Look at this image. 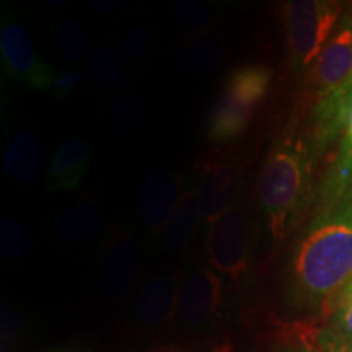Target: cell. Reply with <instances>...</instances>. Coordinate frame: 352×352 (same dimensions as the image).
Returning a JSON list of instances; mask_svg holds the SVG:
<instances>
[{
    "label": "cell",
    "instance_id": "6da1fadb",
    "mask_svg": "<svg viewBox=\"0 0 352 352\" xmlns=\"http://www.w3.org/2000/svg\"><path fill=\"white\" fill-rule=\"evenodd\" d=\"M287 271L292 296L303 305H338L352 283V204L315 215L294 246Z\"/></svg>",
    "mask_w": 352,
    "mask_h": 352
},
{
    "label": "cell",
    "instance_id": "7a4b0ae2",
    "mask_svg": "<svg viewBox=\"0 0 352 352\" xmlns=\"http://www.w3.org/2000/svg\"><path fill=\"white\" fill-rule=\"evenodd\" d=\"M320 151L311 139L287 129L272 144L259 171V208L272 239L284 240L300 220L314 182V165Z\"/></svg>",
    "mask_w": 352,
    "mask_h": 352
},
{
    "label": "cell",
    "instance_id": "3957f363",
    "mask_svg": "<svg viewBox=\"0 0 352 352\" xmlns=\"http://www.w3.org/2000/svg\"><path fill=\"white\" fill-rule=\"evenodd\" d=\"M271 80V69L261 64L241 65L233 70L210 114L209 139L214 142H228L240 138L270 94Z\"/></svg>",
    "mask_w": 352,
    "mask_h": 352
},
{
    "label": "cell",
    "instance_id": "277c9868",
    "mask_svg": "<svg viewBox=\"0 0 352 352\" xmlns=\"http://www.w3.org/2000/svg\"><path fill=\"white\" fill-rule=\"evenodd\" d=\"M344 12V3L331 0H292L284 3L287 54L294 69L314 65Z\"/></svg>",
    "mask_w": 352,
    "mask_h": 352
},
{
    "label": "cell",
    "instance_id": "5b68a950",
    "mask_svg": "<svg viewBox=\"0 0 352 352\" xmlns=\"http://www.w3.org/2000/svg\"><path fill=\"white\" fill-rule=\"evenodd\" d=\"M210 266L222 274L240 277L253 253V226L245 208L235 206L210 223L206 240Z\"/></svg>",
    "mask_w": 352,
    "mask_h": 352
},
{
    "label": "cell",
    "instance_id": "8992f818",
    "mask_svg": "<svg viewBox=\"0 0 352 352\" xmlns=\"http://www.w3.org/2000/svg\"><path fill=\"white\" fill-rule=\"evenodd\" d=\"M243 184V162L233 153H214L201 165L197 189L201 219L212 223L236 206Z\"/></svg>",
    "mask_w": 352,
    "mask_h": 352
},
{
    "label": "cell",
    "instance_id": "52a82bcc",
    "mask_svg": "<svg viewBox=\"0 0 352 352\" xmlns=\"http://www.w3.org/2000/svg\"><path fill=\"white\" fill-rule=\"evenodd\" d=\"M0 56L7 74L34 90L52 88L57 72L41 59L23 26L8 21L0 33Z\"/></svg>",
    "mask_w": 352,
    "mask_h": 352
},
{
    "label": "cell",
    "instance_id": "ba28073f",
    "mask_svg": "<svg viewBox=\"0 0 352 352\" xmlns=\"http://www.w3.org/2000/svg\"><path fill=\"white\" fill-rule=\"evenodd\" d=\"M183 184L178 175L153 171L145 176L138 195L139 220L148 230L162 233L183 197Z\"/></svg>",
    "mask_w": 352,
    "mask_h": 352
},
{
    "label": "cell",
    "instance_id": "9c48e42d",
    "mask_svg": "<svg viewBox=\"0 0 352 352\" xmlns=\"http://www.w3.org/2000/svg\"><path fill=\"white\" fill-rule=\"evenodd\" d=\"M140 246L129 233L118 232L108 241L100 263V284L111 294L126 290L139 271Z\"/></svg>",
    "mask_w": 352,
    "mask_h": 352
},
{
    "label": "cell",
    "instance_id": "30bf717a",
    "mask_svg": "<svg viewBox=\"0 0 352 352\" xmlns=\"http://www.w3.org/2000/svg\"><path fill=\"white\" fill-rule=\"evenodd\" d=\"M46 164V145L33 132L20 131L8 140L3 153L7 176L19 184H33L39 179Z\"/></svg>",
    "mask_w": 352,
    "mask_h": 352
},
{
    "label": "cell",
    "instance_id": "8fae6325",
    "mask_svg": "<svg viewBox=\"0 0 352 352\" xmlns=\"http://www.w3.org/2000/svg\"><path fill=\"white\" fill-rule=\"evenodd\" d=\"M222 294L220 279L208 267H197L184 280L179 308L186 323L199 324L217 308Z\"/></svg>",
    "mask_w": 352,
    "mask_h": 352
},
{
    "label": "cell",
    "instance_id": "7c38bea8",
    "mask_svg": "<svg viewBox=\"0 0 352 352\" xmlns=\"http://www.w3.org/2000/svg\"><path fill=\"white\" fill-rule=\"evenodd\" d=\"M90 160L88 145L80 138H70L59 145L47 168L50 191H67L77 188L85 178Z\"/></svg>",
    "mask_w": 352,
    "mask_h": 352
},
{
    "label": "cell",
    "instance_id": "4fadbf2b",
    "mask_svg": "<svg viewBox=\"0 0 352 352\" xmlns=\"http://www.w3.org/2000/svg\"><path fill=\"white\" fill-rule=\"evenodd\" d=\"M103 223V215L95 202L80 201L52 215L54 232L67 243H83L94 239Z\"/></svg>",
    "mask_w": 352,
    "mask_h": 352
},
{
    "label": "cell",
    "instance_id": "5bb4252c",
    "mask_svg": "<svg viewBox=\"0 0 352 352\" xmlns=\"http://www.w3.org/2000/svg\"><path fill=\"white\" fill-rule=\"evenodd\" d=\"M352 175V111L347 118L344 135H342L340 151L334 158V164L324 176L318 191V212L336 208L342 199L344 189Z\"/></svg>",
    "mask_w": 352,
    "mask_h": 352
},
{
    "label": "cell",
    "instance_id": "9a60e30c",
    "mask_svg": "<svg viewBox=\"0 0 352 352\" xmlns=\"http://www.w3.org/2000/svg\"><path fill=\"white\" fill-rule=\"evenodd\" d=\"M201 219L197 191H184L178 208L160 233L166 252H179L195 235L197 220Z\"/></svg>",
    "mask_w": 352,
    "mask_h": 352
},
{
    "label": "cell",
    "instance_id": "2e32d148",
    "mask_svg": "<svg viewBox=\"0 0 352 352\" xmlns=\"http://www.w3.org/2000/svg\"><path fill=\"white\" fill-rule=\"evenodd\" d=\"M91 76L101 88L109 91L124 90L127 85V72L124 63L109 47H101L91 57Z\"/></svg>",
    "mask_w": 352,
    "mask_h": 352
},
{
    "label": "cell",
    "instance_id": "e0dca14e",
    "mask_svg": "<svg viewBox=\"0 0 352 352\" xmlns=\"http://www.w3.org/2000/svg\"><path fill=\"white\" fill-rule=\"evenodd\" d=\"M222 60V47L210 36H201L184 47L179 65L189 74H209Z\"/></svg>",
    "mask_w": 352,
    "mask_h": 352
},
{
    "label": "cell",
    "instance_id": "ac0fdd59",
    "mask_svg": "<svg viewBox=\"0 0 352 352\" xmlns=\"http://www.w3.org/2000/svg\"><path fill=\"white\" fill-rule=\"evenodd\" d=\"M90 47L87 26L78 20H65L57 30V51L65 64L77 65L85 59Z\"/></svg>",
    "mask_w": 352,
    "mask_h": 352
},
{
    "label": "cell",
    "instance_id": "d6986e66",
    "mask_svg": "<svg viewBox=\"0 0 352 352\" xmlns=\"http://www.w3.org/2000/svg\"><path fill=\"white\" fill-rule=\"evenodd\" d=\"M173 297V280L166 276H158L145 285L139 300V315L147 321L165 318Z\"/></svg>",
    "mask_w": 352,
    "mask_h": 352
},
{
    "label": "cell",
    "instance_id": "ffe728a7",
    "mask_svg": "<svg viewBox=\"0 0 352 352\" xmlns=\"http://www.w3.org/2000/svg\"><path fill=\"white\" fill-rule=\"evenodd\" d=\"M148 114L147 101L140 96H126L114 103L109 113V121L111 126L121 134H131L135 132L144 124L145 118Z\"/></svg>",
    "mask_w": 352,
    "mask_h": 352
},
{
    "label": "cell",
    "instance_id": "44dd1931",
    "mask_svg": "<svg viewBox=\"0 0 352 352\" xmlns=\"http://www.w3.org/2000/svg\"><path fill=\"white\" fill-rule=\"evenodd\" d=\"M33 239L28 227L16 217H8L0 226V253L8 259H20L32 252Z\"/></svg>",
    "mask_w": 352,
    "mask_h": 352
},
{
    "label": "cell",
    "instance_id": "7402d4cb",
    "mask_svg": "<svg viewBox=\"0 0 352 352\" xmlns=\"http://www.w3.org/2000/svg\"><path fill=\"white\" fill-rule=\"evenodd\" d=\"M178 21L189 32H201L209 25V12L202 3L184 2L176 8Z\"/></svg>",
    "mask_w": 352,
    "mask_h": 352
},
{
    "label": "cell",
    "instance_id": "603a6c76",
    "mask_svg": "<svg viewBox=\"0 0 352 352\" xmlns=\"http://www.w3.org/2000/svg\"><path fill=\"white\" fill-rule=\"evenodd\" d=\"M151 46V34L144 28H134L126 33V36L121 41L122 56L127 60H138L147 52Z\"/></svg>",
    "mask_w": 352,
    "mask_h": 352
},
{
    "label": "cell",
    "instance_id": "cb8c5ba5",
    "mask_svg": "<svg viewBox=\"0 0 352 352\" xmlns=\"http://www.w3.org/2000/svg\"><path fill=\"white\" fill-rule=\"evenodd\" d=\"M83 80V70L80 67H72L64 70V72L57 74L54 85H52V90H54L56 96L59 98H65L72 91H76L78 85H80Z\"/></svg>",
    "mask_w": 352,
    "mask_h": 352
},
{
    "label": "cell",
    "instance_id": "d4e9b609",
    "mask_svg": "<svg viewBox=\"0 0 352 352\" xmlns=\"http://www.w3.org/2000/svg\"><path fill=\"white\" fill-rule=\"evenodd\" d=\"M320 349L307 351V352H352V341L346 340L342 334L338 331H327L320 338Z\"/></svg>",
    "mask_w": 352,
    "mask_h": 352
},
{
    "label": "cell",
    "instance_id": "484cf974",
    "mask_svg": "<svg viewBox=\"0 0 352 352\" xmlns=\"http://www.w3.org/2000/svg\"><path fill=\"white\" fill-rule=\"evenodd\" d=\"M336 327L346 340L352 341V302H344L338 305Z\"/></svg>",
    "mask_w": 352,
    "mask_h": 352
},
{
    "label": "cell",
    "instance_id": "4316f807",
    "mask_svg": "<svg viewBox=\"0 0 352 352\" xmlns=\"http://www.w3.org/2000/svg\"><path fill=\"white\" fill-rule=\"evenodd\" d=\"M340 204H352V175H351L349 182H347V186L344 189V195H342V199Z\"/></svg>",
    "mask_w": 352,
    "mask_h": 352
},
{
    "label": "cell",
    "instance_id": "83f0119b",
    "mask_svg": "<svg viewBox=\"0 0 352 352\" xmlns=\"http://www.w3.org/2000/svg\"><path fill=\"white\" fill-rule=\"evenodd\" d=\"M346 111L347 116H349L352 111V77L349 80V85H347V94H346Z\"/></svg>",
    "mask_w": 352,
    "mask_h": 352
},
{
    "label": "cell",
    "instance_id": "f1b7e54d",
    "mask_svg": "<svg viewBox=\"0 0 352 352\" xmlns=\"http://www.w3.org/2000/svg\"><path fill=\"white\" fill-rule=\"evenodd\" d=\"M344 302H352V283L347 285L344 292H342V296L340 298V302H338V305H341V303H344Z\"/></svg>",
    "mask_w": 352,
    "mask_h": 352
},
{
    "label": "cell",
    "instance_id": "f546056e",
    "mask_svg": "<svg viewBox=\"0 0 352 352\" xmlns=\"http://www.w3.org/2000/svg\"><path fill=\"white\" fill-rule=\"evenodd\" d=\"M145 352H183L179 347H175V346H160V347H155V349H151V351H145Z\"/></svg>",
    "mask_w": 352,
    "mask_h": 352
},
{
    "label": "cell",
    "instance_id": "4dcf8cb0",
    "mask_svg": "<svg viewBox=\"0 0 352 352\" xmlns=\"http://www.w3.org/2000/svg\"><path fill=\"white\" fill-rule=\"evenodd\" d=\"M287 352H307V351H287Z\"/></svg>",
    "mask_w": 352,
    "mask_h": 352
}]
</instances>
